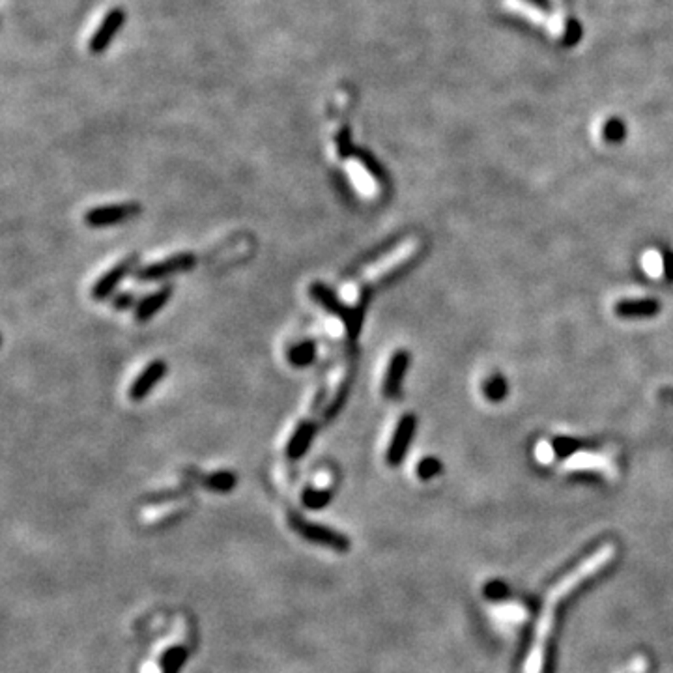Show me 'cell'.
I'll list each match as a JSON object with an SVG mask.
<instances>
[{
	"label": "cell",
	"mask_w": 673,
	"mask_h": 673,
	"mask_svg": "<svg viewBox=\"0 0 673 673\" xmlns=\"http://www.w3.org/2000/svg\"><path fill=\"white\" fill-rule=\"evenodd\" d=\"M614 554V546L606 544L604 548L596 550L595 554L591 555L589 560L582 563V565L572 571L567 578H563L560 584L555 585L554 589L550 591L552 595H548V601L542 608V615L541 621H539V626H537V636H535V645H533V651H531L530 660H528V673H541L542 670V656H544V647H546V638H548V631L550 625H552V612H554L555 604L560 601L561 596H565L569 591L574 587L576 584H580L582 580H585L587 576H591L593 572H596L601 569L604 563H606L610 557Z\"/></svg>",
	"instance_id": "6da1fadb"
},
{
	"label": "cell",
	"mask_w": 673,
	"mask_h": 673,
	"mask_svg": "<svg viewBox=\"0 0 673 673\" xmlns=\"http://www.w3.org/2000/svg\"><path fill=\"white\" fill-rule=\"evenodd\" d=\"M288 524L299 537H303L305 541L315 542L318 546L331 548L335 552H339V554H346L351 546L350 539L345 533H340L333 528H328V525L309 522V520H305L303 516L294 514V512L288 516Z\"/></svg>",
	"instance_id": "7a4b0ae2"
},
{
	"label": "cell",
	"mask_w": 673,
	"mask_h": 673,
	"mask_svg": "<svg viewBox=\"0 0 673 673\" xmlns=\"http://www.w3.org/2000/svg\"><path fill=\"white\" fill-rule=\"evenodd\" d=\"M310 296L322 305L324 309H328L329 312L340 316L345 320L346 328H348V335L350 339H356L361 333V324H363V305L356 307V309H348L340 303V299L335 296L331 288H328L322 283H315L310 286Z\"/></svg>",
	"instance_id": "3957f363"
},
{
	"label": "cell",
	"mask_w": 673,
	"mask_h": 673,
	"mask_svg": "<svg viewBox=\"0 0 673 673\" xmlns=\"http://www.w3.org/2000/svg\"><path fill=\"white\" fill-rule=\"evenodd\" d=\"M141 206L135 203H124V204H109V206H100V208L90 209L88 214L84 215V221L88 227L102 228L111 227L122 221L132 219L133 215L138 214Z\"/></svg>",
	"instance_id": "277c9868"
},
{
	"label": "cell",
	"mask_w": 673,
	"mask_h": 673,
	"mask_svg": "<svg viewBox=\"0 0 673 673\" xmlns=\"http://www.w3.org/2000/svg\"><path fill=\"white\" fill-rule=\"evenodd\" d=\"M195 264V256L191 253H182V255H174L167 260H161V262H155L152 266H146V268H141L137 271V279L141 280H159L165 279V277H171L174 274H182V271H187V269L193 268Z\"/></svg>",
	"instance_id": "5b68a950"
},
{
	"label": "cell",
	"mask_w": 673,
	"mask_h": 673,
	"mask_svg": "<svg viewBox=\"0 0 673 673\" xmlns=\"http://www.w3.org/2000/svg\"><path fill=\"white\" fill-rule=\"evenodd\" d=\"M413 434H415V418L413 415H402L395 429L393 440L389 443L388 459L389 466H399L402 460H404L406 453H408V447H410L411 440H413Z\"/></svg>",
	"instance_id": "8992f818"
},
{
	"label": "cell",
	"mask_w": 673,
	"mask_h": 673,
	"mask_svg": "<svg viewBox=\"0 0 673 673\" xmlns=\"http://www.w3.org/2000/svg\"><path fill=\"white\" fill-rule=\"evenodd\" d=\"M167 374V363L161 359H155L138 374V378L132 383L129 397L132 400H143L146 395L152 393V389L159 383L163 376Z\"/></svg>",
	"instance_id": "52a82bcc"
},
{
	"label": "cell",
	"mask_w": 673,
	"mask_h": 673,
	"mask_svg": "<svg viewBox=\"0 0 673 673\" xmlns=\"http://www.w3.org/2000/svg\"><path fill=\"white\" fill-rule=\"evenodd\" d=\"M135 262H137V256H129V258H125L124 262L116 264L109 274L103 275L102 279L95 283L94 288H92V296L95 299H105L107 296H111L114 292V288L124 280L125 275L132 271Z\"/></svg>",
	"instance_id": "ba28073f"
},
{
	"label": "cell",
	"mask_w": 673,
	"mask_h": 673,
	"mask_svg": "<svg viewBox=\"0 0 673 673\" xmlns=\"http://www.w3.org/2000/svg\"><path fill=\"white\" fill-rule=\"evenodd\" d=\"M408 365H410V354L406 350L395 351V356L391 358V363H389L386 380H383V395L388 399L399 397L400 386H402V380H404Z\"/></svg>",
	"instance_id": "9c48e42d"
},
{
	"label": "cell",
	"mask_w": 673,
	"mask_h": 673,
	"mask_svg": "<svg viewBox=\"0 0 673 673\" xmlns=\"http://www.w3.org/2000/svg\"><path fill=\"white\" fill-rule=\"evenodd\" d=\"M415 251H418V244H415V242H406V244L399 245V247H397L393 253H389L386 258H381L380 262L370 268L369 279L374 280V279H380V277H383V275L389 274L391 269H395L397 266H400L402 262H406V260H408V258H410V256L413 255Z\"/></svg>",
	"instance_id": "30bf717a"
},
{
	"label": "cell",
	"mask_w": 673,
	"mask_h": 673,
	"mask_svg": "<svg viewBox=\"0 0 673 673\" xmlns=\"http://www.w3.org/2000/svg\"><path fill=\"white\" fill-rule=\"evenodd\" d=\"M660 310V303L653 298L623 299L615 303V315L621 318H651Z\"/></svg>",
	"instance_id": "8fae6325"
},
{
	"label": "cell",
	"mask_w": 673,
	"mask_h": 673,
	"mask_svg": "<svg viewBox=\"0 0 673 673\" xmlns=\"http://www.w3.org/2000/svg\"><path fill=\"white\" fill-rule=\"evenodd\" d=\"M316 427L312 423L299 425V429L294 432V436L286 445V457L290 460H299L309 451L312 438H315Z\"/></svg>",
	"instance_id": "7c38bea8"
},
{
	"label": "cell",
	"mask_w": 673,
	"mask_h": 673,
	"mask_svg": "<svg viewBox=\"0 0 673 673\" xmlns=\"http://www.w3.org/2000/svg\"><path fill=\"white\" fill-rule=\"evenodd\" d=\"M171 294H173V288H171V286H165V288H161V290H157V292L146 296V298L137 305L135 318H137L138 322H146V320H150L157 310L163 309V307L167 305Z\"/></svg>",
	"instance_id": "4fadbf2b"
},
{
	"label": "cell",
	"mask_w": 673,
	"mask_h": 673,
	"mask_svg": "<svg viewBox=\"0 0 673 673\" xmlns=\"http://www.w3.org/2000/svg\"><path fill=\"white\" fill-rule=\"evenodd\" d=\"M187 656H189V651L185 649L184 645L168 647L161 655V660H159L161 673H180V670L187 662Z\"/></svg>",
	"instance_id": "5bb4252c"
},
{
	"label": "cell",
	"mask_w": 673,
	"mask_h": 673,
	"mask_svg": "<svg viewBox=\"0 0 673 673\" xmlns=\"http://www.w3.org/2000/svg\"><path fill=\"white\" fill-rule=\"evenodd\" d=\"M288 359L294 367H309L316 359V345L312 340H305L301 345H296L288 351Z\"/></svg>",
	"instance_id": "9a60e30c"
},
{
	"label": "cell",
	"mask_w": 673,
	"mask_h": 673,
	"mask_svg": "<svg viewBox=\"0 0 673 673\" xmlns=\"http://www.w3.org/2000/svg\"><path fill=\"white\" fill-rule=\"evenodd\" d=\"M204 484L209 490L227 494V492H230L236 486V475H234L232 471H215V473H212V475L204 479Z\"/></svg>",
	"instance_id": "2e32d148"
},
{
	"label": "cell",
	"mask_w": 673,
	"mask_h": 673,
	"mask_svg": "<svg viewBox=\"0 0 673 673\" xmlns=\"http://www.w3.org/2000/svg\"><path fill=\"white\" fill-rule=\"evenodd\" d=\"M333 500V492L331 490H316V489H305L301 501L307 509L312 511H320L326 505H329Z\"/></svg>",
	"instance_id": "e0dca14e"
},
{
	"label": "cell",
	"mask_w": 673,
	"mask_h": 673,
	"mask_svg": "<svg viewBox=\"0 0 673 673\" xmlns=\"http://www.w3.org/2000/svg\"><path fill=\"white\" fill-rule=\"evenodd\" d=\"M122 19H124V13L118 12V10L111 13V17H109V21H107V26L103 24L102 32H100V34L95 36V40H94L95 51H97V49L105 47V43L109 42V38L113 36V32H114L113 29H116V26H118V23H122Z\"/></svg>",
	"instance_id": "ac0fdd59"
},
{
	"label": "cell",
	"mask_w": 673,
	"mask_h": 673,
	"mask_svg": "<svg viewBox=\"0 0 673 673\" xmlns=\"http://www.w3.org/2000/svg\"><path fill=\"white\" fill-rule=\"evenodd\" d=\"M642 264H644V269L651 275V277H656V275H660L662 269H664V262H662L660 255H658V253H655V251H649V253H645L644 258H642Z\"/></svg>",
	"instance_id": "d6986e66"
},
{
	"label": "cell",
	"mask_w": 673,
	"mask_h": 673,
	"mask_svg": "<svg viewBox=\"0 0 673 673\" xmlns=\"http://www.w3.org/2000/svg\"><path fill=\"white\" fill-rule=\"evenodd\" d=\"M484 393H486V397H489L490 400H501L507 395L505 380H503L501 376H494V378L486 383Z\"/></svg>",
	"instance_id": "ffe728a7"
},
{
	"label": "cell",
	"mask_w": 673,
	"mask_h": 673,
	"mask_svg": "<svg viewBox=\"0 0 673 673\" xmlns=\"http://www.w3.org/2000/svg\"><path fill=\"white\" fill-rule=\"evenodd\" d=\"M440 470H441L440 460L429 457V459H423L421 462H419L418 475L421 477V479H432V477L440 473Z\"/></svg>",
	"instance_id": "44dd1931"
},
{
	"label": "cell",
	"mask_w": 673,
	"mask_h": 673,
	"mask_svg": "<svg viewBox=\"0 0 673 673\" xmlns=\"http://www.w3.org/2000/svg\"><path fill=\"white\" fill-rule=\"evenodd\" d=\"M604 137H606V141H610V143H619V141L625 138V125L621 124L617 118L610 120V122L606 124V127H604Z\"/></svg>",
	"instance_id": "7402d4cb"
},
{
	"label": "cell",
	"mask_w": 673,
	"mask_h": 673,
	"mask_svg": "<svg viewBox=\"0 0 673 673\" xmlns=\"http://www.w3.org/2000/svg\"><path fill=\"white\" fill-rule=\"evenodd\" d=\"M571 468H602L604 460L601 457H591V454H578L569 462Z\"/></svg>",
	"instance_id": "603a6c76"
},
{
	"label": "cell",
	"mask_w": 673,
	"mask_h": 673,
	"mask_svg": "<svg viewBox=\"0 0 673 673\" xmlns=\"http://www.w3.org/2000/svg\"><path fill=\"white\" fill-rule=\"evenodd\" d=\"M132 303H133L132 294H122V296H118V298L114 299V307H116V309H125V307H129Z\"/></svg>",
	"instance_id": "cb8c5ba5"
},
{
	"label": "cell",
	"mask_w": 673,
	"mask_h": 673,
	"mask_svg": "<svg viewBox=\"0 0 673 673\" xmlns=\"http://www.w3.org/2000/svg\"><path fill=\"white\" fill-rule=\"evenodd\" d=\"M537 454H539L542 460H550L552 459V454H554V449H548V445H544V443H542L541 449L537 451Z\"/></svg>",
	"instance_id": "d4e9b609"
},
{
	"label": "cell",
	"mask_w": 673,
	"mask_h": 673,
	"mask_svg": "<svg viewBox=\"0 0 673 673\" xmlns=\"http://www.w3.org/2000/svg\"><path fill=\"white\" fill-rule=\"evenodd\" d=\"M664 269H666L667 277H670V279H673V256H667L666 264H664Z\"/></svg>",
	"instance_id": "484cf974"
}]
</instances>
